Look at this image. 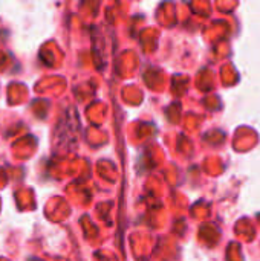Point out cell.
I'll return each instance as SVG.
<instances>
[]
</instances>
